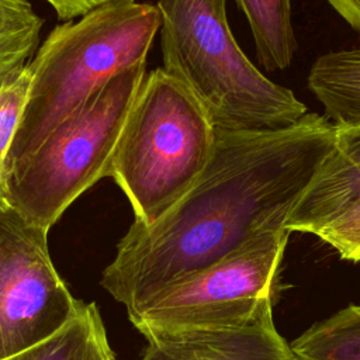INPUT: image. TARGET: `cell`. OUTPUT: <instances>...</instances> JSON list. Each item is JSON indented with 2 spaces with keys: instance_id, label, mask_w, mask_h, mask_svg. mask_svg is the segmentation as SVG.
<instances>
[{
  "instance_id": "cell-17",
  "label": "cell",
  "mask_w": 360,
  "mask_h": 360,
  "mask_svg": "<svg viewBox=\"0 0 360 360\" xmlns=\"http://www.w3.org/2000/svg\"><path fill=\"white\" fill-rule=\"evenodd\" d=\"M48 1L56 15L60 20H72L76 17H83L84 14L108 6L114 3H128V1H135V0H45Z\"/></svg>"
},
{
  "instance_id": "cell-12",
  "label": "cell",
  "mask_w": 360,
  "mask_h": 360,
  "mask_svg": "<svg viewBox=\"0 0 360 360\" xmlns=\"http://www.w3.org/2000/svg\"><path fill=\"white\" fill-rule=\"evenodd\" d=\"M245 14L256 58L267 72L287 69L297 51L291 0H235Z\"/></svg>"
},
{
  "instance_id": "cell-8",
  "label": "cell",
  "mask_w": 360,
  "mask_h": 360,
  "mask_svg": "<svg viewBox=\"0 0 360 360\" xmlns=\"http://www.w3.org/2000/svg\"><path fill=\"white\" fill-rule=\"evenodd\" d=\"M145 338L141 360H297L274 326L271 297L238 322L162 330Z\"/></svg>"
},
{
  "instance_id": "cell-6",
  "label": "cell",
  "mask_w": 360,
  "mask_h": 360,
  "mask_svg": "<svg viewBox=\"0 0 360 360\" xmlns=\"http://www.w3.org/2000/svg\"><path fill=\"white\" fill-rule=\"evenodd\" d=\"M288 235L285 218L269 222L215 263L128 312L129 321L148 336L248 318L264 298L271 297Z\"/></svg>"
},
{
  "instance_id": "cell-11",
  "label": "cell",
  "mask_w": 360,
  "mask_h": 360,
  "mask_svg": "<svg viewBox=\"0 0 360 360\" xmlns=\"http://www.w3.org/2000/svg\"><path fill=\"white\" fill-rule=\"evenodd\" d=\"M3 360H117L94 302L82 304L77 314L48 339Z\"/></svg>"
},
{
  "instance_id": "cell-10",
  "label": "cell",
  "mask_w": 360,
  "mask_h": 360,
  "mask_svg": "<svg viewBox=\"0 0 360 360\" xmlns=\"http://www.w3.org/2000/svg\"><path fill=\"white\" fill-rule=\"evenodd\" d=\"M307 84L335 125L360 124V46L321 55Z\"/></svg>"
},
{
  "instance_id": "cell-13",
  "label": "cell",
  "mask_w": 360,
  "mask_h": 360,
  "mask_svg": "<svg viewBox=\"0 0 360 360\" xmlns=\"http://www.w3.org/2000/svg\"><path fill=\"white\" fill-rule=\"evenodd\" d=\"M290 346L297 360H360V304L315 322Z\"/></svg>"
},
{
  "instance_id": "cell-4",
  "label": "cell",
  "mask_w": 360,
  "mask_h": 360,
  "mask_svg": "<svg viewBox=\"0 0 360 360\" xmlns=\"http://www.w3.org/2000/svg\"><path fill=\"white\" fill-rule=\"evenodd\" d=\"M215 135L202 105L163 68L145 76L108 169L136 222H155L191 188Z\"/></svg>"
},
{
  "instance_id": "cell-2",
  "label": "cell",
  "mask_w": 360,
  "mask_h": 360,
  "mask_svg": "<svg viewBox=\"0 0 360 360\" xmlns=\"http://www.w3.org/2000/svg\"><path fill=\"white\" fill-rule=\"evenodd\" d=\"M162 18L148 3H114L56 25L28 63L31 84L6 159V173L105 82L145 63Z\"/></svg>"
},
{
  "instance_id": "cell-18",
  "label": "cell",
  "mask_w": 360,
  "mask_h": 360,
  "mask_svg": "<svg viewBox=\"0 0 360 360\" xmlns=\"http://www.w3.org/2000/svg\"><path fill=\"white\" fill-rule=\"evenodd\" d=\"M329 6L350 25L354 31L360 32V0H326Z\"/></svg>"
},
{
  "instance_id": "cell-1",
  "label": "cell",
  "mask_w": 360,
  "mask_h": 360,
  "mask_svg": "<svg viewBox=\"0 0 360 360\" xmlns=\"http://www.w3.org/2000/svg\"><path fill=\"white\" fill-rule=\"evenodd\" d=\"M335 134V124L316 112L274 131H217L201 176L159 219L132 222L101 285L128 314L215 263L269 222L287 221Z\"/></svg>"
},
{
  "instance_id": "cell-5",
  "label": "cell",
  "mask_w": 360,
  "mask_h": 360,
  "mask_svg": "<svg viewBox=\"0 0 360 360\" xmlns=\"http://www.w3.org/2000/svg\"><path fill=\"white\" fill-rule=\"evenodd\" d=\"M145 76V63H139L111 77L35 152L14 165L6 173L8 204L49 231L73 201L107 177Z\"/></svg>"
},
{
  "instance_id": "cell-3",
  "label": "cell",
  "mask_w": 360,
  "mask_h": 360,
  "mask_svg": "<svg viewBox=\"0 0 360 360\" xmlns=\"http://www.w3.org/2000/svg\"><path fill=\"white\" fill-rule=\"evenodd\" d=\"M163 69L207 111L217 131H274L298 122L307 105L266 77L243 53L226 0H159Z\"/></svg>"
},
{
  "instance_id": "cell-16",
  "label": "cell",
  "mask_w": 360,
  "mask_h": 360,
  "mask_svg": "<svg viewBox=\"0 0 360 360\" xmlns=\"http://www.w3.org/2000/svg\"><path fill=\"white\" fill-rule=\"evenodd\" d=\"M314 235L332 246L342 259L360 262V197Z\"/></svg>"
},
{
  "instance_id": "cell-9",
  "label": "cell",
  "mask_w": 360,
  "mask_h": 360,
  "mask_svg": "<svg viewBox=\"0 0 360 360\" xmlns=\"http://www.w3.org/2000/svg\"><path fill=\"white\" fill-rule=\"evenodd\" d=\"M360 197V124L336 125L335 142L287 217L290 232L315 233Z\"/></svg>"
},
{
  "instance_id": "cell-7",
  "label": "cell",
  "mask_w": 360,
  "mask_h": 360,
  "mask_svg": "<svg viewBox=\"0 0 360 360\" xmlns=\"http://www.w3.org/2000/svg\"><path fill=\"white\" fill-rule=\"evenodd\" d=\"M46 236L0 198V360L56 333L83 304L55 270Z\"/></svg>"
},
{
  "instance_id": "cell-15",
  "label": "cell",
  "mask_w": 360,
  "mask_h": 360,
  "mask_svg": "<svg viewBox=\"0 0 360 360\" xmlns=\"http://www.w3.org/2000/svg\"><path fill=\"white\" fill-rule=\"evenodd\" d=\"M30 84L28 63L0 80V198H6V159L24 112Z\"/></svg>"
},
{
  "instance_id": "cell-14",
  "label": "cell",
  "mask_w": 360,
  "mask_h": 360,
  "mask_svg": "<svg viewBox=\"0 0 360 360\" xmlns=\"http://www.w3.org/2000/svg\"><path fill=\"white\" fill-rule=\"evenodd\" d=\"M42 25L28 0H0V80L38 51Z\"/></svg>"
}]
</instances>
